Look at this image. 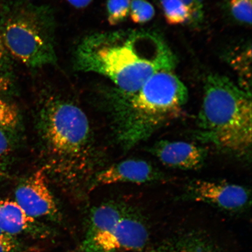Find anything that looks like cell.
<instances>
[{
	"label": "cell",
	"instance_id": "1",
	"mask_svg": "<svg viewBox=\"0 0 252 252\" xmlns=\"http://www.w3.org/2000/svg\"><path fill=\"white\" fill-rule=\"evenodd\" d=\"M196 137L238 157L251 155L252 96L228 78L208 77L197 119Z\"/></svg>",
	"mask_w": 252,
	"mask_h": 252
},
{
	"label": "cell",
	"instance_id": "2",
	"mask_svg": "<svg viewBox=\"0 0 252 252\" xmlns=\"http://www.w3.org/2000/svg\"><path fill=\"white\" fill-rule=\"evenodd\" d=\"M188 97L187 88L172 70L156 72L137 93L123 97L119 116L123 146L131 149L178 119Z\"/></svg>",
	"mask_w": 252,
	"mask_h": 252
},
{
	"label": "cell",
	"instance_id": "3",
	"mask_svg": "<svg viewBox=\"0 0 252 252\" xmlns=\"http://www.w3.org/2000/svg\"><path fill=\"white\" fill-rule=\"evenodd\" d=\"M75 64L79 70L109 78L122 97H128L143 86L150 60L138 42L137 31L114 32L84 37L75 50Z\"/></svg>",
	"mask_w": 252,
	"mask_h": 252
},
{
	"label": "cell",
	"instance_id": "4",
	"mask_svg": "<svg viewBox=\"0 0 252 252\" xmlns=\"http://www.w3.org/2000/svg\"><path fill=\"white\" fill-rule=\"evenodd\" d=\"M1 36L5 49L18 61L32 68L55 64V22L45 5L21 2L8 9Z\"/></svg>",
	"mask_w": 252,
	"mask_h": 252
},
{
	"label": "cell",
	"instance_id": "5",
	"mask_svg": "<svg viewBox=\"0 0 252 252\" xmlns=\"http://www.w3.org/2000/svg\"><path fill=\"white\" fill-rule=\"evenodd\" d=\"M150 233L139 211L110 202L91 211L83 252L140 251L149 244Z\"/></svg>",
	"mask_w": 252,
	"mask_h": 252
},
{
	"label": "cell",
	"instance_id": "6",
	"mask_svg": "<svg viewBox=\"0 0 252 252\" xmlns=\"http://www.w3.org/2000/svg\"><path fill=\"white\" fill-rule=\"evenodd\" d=\"M42 138L56 163L62 166L77 165L89 150V121L83 110L64 100L50 98L40 115Z\"/></svg>",
	"mask_w": 252,
	"mask_h": 252
},
{
	"label": "cell",
	"instance_id": "7",
	"mask_svg": "<svg viewBox=\"0 0 252 252\" xmlns=\"http://www.w3.org/2000/svg\"><path fill=\"white\" fill-rule=\"evenodd\" d=\"M181 198L200 201L234 212L250 206L251 192L244 186L232 183L195 179L187 184Z\"/></svg>",
	"mask_w": 252,
	"mask_h": 252
},
{
	"label": "cell",
	"instance_id": "8",
	"mask_svg": "<svg viewBox=\"0 0 252 252\" xmlns=\"http://www.w3.org/2000/svg\"><path fill=\"white\" fill-rule=\"evenodd\" d=\"M15 197L16 202L32 218L59 219L58 208L42 169L34 173L18 185Z\"/></svg>",
	"mask_w": 252,
	"mask_h": 252
},
{
	"label": "cell",
	"instance_id": "9",
	"mask_svg": "<svg viewBox=\"0 0 252 252\" xmlns=\"http://www.w3.org/2000/svg\"><path fill=\"white\" fill-rule=\"evenodd\" d=\"M148 151L163 165L185 171L201 168L208 155L206 148L182 141H157Z\"/></svg>",
	"mask_w": 252,
	"mask_h": 252
},
{
	"label": "cell",
	"instance_id": "10",
	"mask_svg": "<svg viewBox=\"0 0 252 252\" xmlns=\"http://www.w3.org/2000/svg\"><path fill=\"white\" fill-rule=\"evenodd\" d=\"M167 177L162 172L146 160L130 159L123 160L99 172L94 179L96 186L122 183L135 184L163 182Z\"/></svg>",
	"mask_w": 252,
	"mask_h": 252
},
{
	"label": "cell",
	"instance_id": "11",
	"mask_svg": "<svg viewBox=\"0 0 252 252\" xmlns=\"http://www.w3.org/2000/svg\"><path fill=\"white\" fill-rule=\"evenodd\" d=\"M0 229L15 237L24 234L46 239L52 234L51 229L28 216L15 201L10 199H0Z\"/></svg>",
	"mask_w": 252,
	"mask_h": 252
},
{
	"label": "cell",
	"instance_id": "12",
	"mask_svg": "<svg viewBox=\"0 0 252 252\" xmlns=\"http://www.w3.org/2000/svg\"><path fill=\"white\" fill-rule=\"evenodd\" d=\"M150 252H222L206 235L187 233L167 239Z\"/></svg>",
	"mask_w": 252,
	"mask_h": 252
},
{
	"label": "cell",
	"instance_id": "13",
	"mask_svg": "<svg viewBox=\"0 0 252 252\" xmlns=\"http://www.w3.org/2000/svg\"><path fill=\"white\" fill-rule=\"evenodd\" d=\"M167 23L179 25L189 23L190 15L182 0H159Z\"/></svg>",
	"mask_w": 252,
	"mask_h": 252
},
{
	"label": "cell",
	"instance_id": "14",
	"mask_svg": "<svg viewBox=\"0 0 252 252\" xmlns=\"http://www.w3.org/2000/svg\"><path fill=\"white\" fill-rule=\"evenodd\" d=\"M131 0H108L106 9L108 21L114 26L124 21L130 12Z\"/></svg>",
	"mask_w": 252,
	"mask_h": 252
},
{
	"label": "cell",
	"instance_id": "15",
	"mask_svg": "<svg viewBox=\"0 0 252 252\" xmlns=\"http://www.w3.org/2000/svg\"><path fill=\"white\" fill-rule=\"evenodd\" d=\"M129 14L135 24H145L155 15V9L147 0H131Z\"/></svg>",
	"mask_w": 252,
	"mask_h": 252
},
{
	"label": "cell",
	"instance_id": "16",
	"mask_svg": "<svg viewBox=\"0 0 252 252\" xmlns=\"http://www.w3.org/2000/svg\"><path fill=\"white\" fill-rule=\"evenodd\" d=\"M19 115L17 108L11 103L0 98V129L11 131L18 125Z\"/></svg>",
	"mask_w": 252,
	"mask_h": 252
},
{
	"label": "cell",
	"instance_id": "17",
	"mask_svg": "<svg viewBox=\"0 0 252 252\" xmlns=\"http://www.w3.org/2000/svg\"><path fill=\"white\" fill-rule=\"evenodd\" d=\"M229 7L236 20L244 24H252V0H230Z\"/></svg>",
	"mask_w": 252,
	"mask_h": 252
},
{
	"label": "cell",
	"instance_id": "18",
	"mask_svg": "<svg viewBox=\"0 0 252 252\" xmlns=\"http://www.w3.org/2000/svg\"><path fill=\"white\" fill-rule=\"evenodd\" d=\"M187 7L190 20L189 23H200L203 17V4L202 0H182Z\"/></svg>",
	"mask_w": 252,
	"mask_h": 252
},
{
	"label": "cell",
	"instance_id": "19",
	"mask_svg": "<svg viewBox=\"0 0 252 252\" xmlns=\"http://www.w3.org/2000/svg\"><path fill=\"white\" fill-rule=\"evenodd\" d=\"M9 131L0 129V167L12 150V141L9 137Z\"/></svg>",
	"mask_w": 252,
	"mask_h": 252
},
{
	"label": "cell",
	"instance_id": "20",
	"mask_svg": "<svg viewBox=\"0 0 252 252\" xmlns=\"http://www.w3.org/2000/svg\"><path fill=\"white\" fill-rule=\"evenodd\" d=\"M23 248L15 236L0 239V252H21Z\"/></svg>",
	"mask_w": 252,
	"mask_h": 252
},
{
	"label": "cell",
	"instance_id": "21",
	"mask_svg": "<svg viewBox=\"0 0 252 252\" xmlns=\"http://www.w3.org/2000/svg\"><path fill=\"white\" fill-rule=\"evenodd\" d=\"M11 86V81L4 75L0 74V93L5 92Z\"/></svg>",
	"mask_w": 252,
	"mask_h": 252
},
{
	"label": "cell",
	"instance_id": "22",
	"mask_svg": "<svg viewBox=\"0 0 252 252\" xmlns=\"http://www.w3.org/2000/svg\"><path fill=\"white\" fill-rule=\"evenodd\" d=\"M73 7L77 8H84L89 5L93 0H67Z\"/></svg>",
	"mask_w": 252,
	"mask_h": 252
},
{
	"label": "cell",
	"instance_id": "23",
	"mask_svg": "<svg viewBox=\"0 0 252 252\" xmlns=\"http://www.w3.org/2000/svg\"><path fill=\"white\" fill-rule=\"evenodd\" d=\"M5 50L6 49L4 43H3L1 34H0V72L2 71V68H4L5 65L6 59Z\"/></svg>",
	"mask_w": 252,
	"mask_h": 252
},
{
	"label": "cell",
	"instance_id": "24",
	"mask_svg": "<svg viewBox=\"0 0 252 252\" xmlns=\"http://www.w3.org/2000/svg\"><path fill=\"white\" fill-rule=\"evenodd\" d=\"M12 235H9L7 233H6L2 229H0V239L5 238Z\"/></svg>",
	"mask_w": 252,
	"mask_h": 252
}]
</instances>
